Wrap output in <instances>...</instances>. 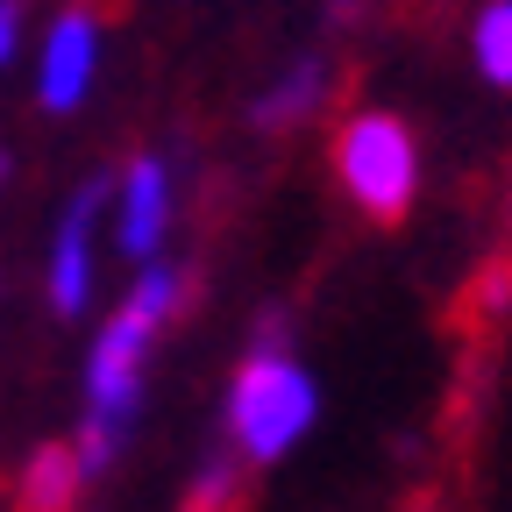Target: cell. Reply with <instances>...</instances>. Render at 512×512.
<instances>
[{
  "label": "cell",
  "instance_id": "6da1fadb",
  "mask_svg": "<svg viewBox=\"0 0 512 512\" xmlns=\"http://www.w3.org/2000/svg\"><path fill=\"white\" fill-rule=\"evenodd\" d=\"M185 306V271L178 264H150L128 292V306H114V320L100 328L93 356H86V427L72 441V456L86 477L114 470L128 427H136V406H143V363H150V342L157 328Z\"/></svg>",
  "mask_w": 512,
  "mask_h": 512
},
{
  "label": "cell",
  "instance_id": "7a4b0ae2",
  "mask_svg": "<svg viewBox=\"0 0 512 512\" xmlns=\"http://www.w3.org/2000/svg\"><path fill=\"white\" fill-rule=\"evenodd\" d=\"M313 413H320L313 377L292 363L285 328L264 320L256 342H249V356H242V370H235V384H228V434H235V448L249 463H278L285 448L306 441Z\"/></svg>",
  "mask_w": 512,
  "mask_h": 512
},
{
  "label": "cell",
  "instance_id": "3957f363",
  "mask_svg": "<svg viewBox=\"0 0 512 512\" xmlns=\"http://www.w3.org/2000/svg\"><path fill=\"white\" fill-rule=\"evenodd\" d=\"M335 171L370 221H406L413 185H420V150L399 114H356L335 136Z\"/></svg>",
  "mask_w": 512,
  "mask_h": 512
},
{
  "label": "cell",
  "instance_id": "277c9868",
  "mask_svg": "<svg viewBox=\"0 0 512 512\" xmlns=\"http://www.w3.org/2000/svg\"><path fill=\"white\" fill-rule=\"evenodd\" d=\"M107 200H114V178L100 171V178H86L72 192V207H64V221H57V242H50V306L64 320L86 313V299H93V221H100Z\"/></svg>",
  "mask_w": 512,
  "mask_h": 512
},
{
  "label": "cell",
  "instance_id": "5b68a950",
  "mask_svg": "<svg viewBox=\"0 0 512 512\" xmlns=\"http://www.w3.org/2000/svg\"><path fill=\"white\" fill-rule=\"evenodd\" d=\"M93 57H100V15L93 8H64L57 29H50V43H43V86H36V100L50 114H72L86 100V86H93Z\"/></svg>",
  "mask_w": 512,
  "mask_h": 512
},
{
  "label": "cell",
  "instance_id": "8992f818",
  "mask_svg": "<svg viewBox=\"0 0 512 512\" xmlns=\"http://www.w3.org/2000/svg\"><path fill=\"white\" fill-rule=\"evenodd\" d=\"M114 200H121V249L128 256H150L157 242H164V228H171V171L157 164V157H136L121 178H114Z\"/></svg>",
  "mask_w": 512,
  "mask_h": 512
},
{
  "label": "cell",
  "instance_id": "52a82bcc",
  "mask_svg": "<svg viewBox=\"0 0 512 512\" xmlns=\"http://www.w3.org/2000/svg\"><path fill=\"white\" fill-rule=\"evenodd\" d=\"M79 484H86V470L72 448H36V463L22 477V512H72Z\"/></svg>",
  "mask_w": 512,
  "mask_h": 512
},
{
  "label": "cell",
  "instance_id": "ba28073f",
  "mask_svg": "<svg viewBox=\"0 0 512 512\" xmlns=\"http://www.w3.org/2000/svg\"><path fill=\"white\" fill-rule=\"evenodd\" d=\"M320 93H328V72L306 57V64H292V72L249 107V121H256V128H292V121H306V114L320 107Z\"/></svg>",
  "mask_w": 512,
  "mask_h": 512
},
{
  "label": "cell",
  "instance_id": "9c48e42d",
  "mask_svg": "<svg viewBox=\"0 0 512 512\" xmlns=\"http://www.w3.org/2000/svg\"><path fill=\"white\" fill-rule=\"evenodd\" d=\"M477 64L491 86H512V0H491L477 15Z\"/></svg>",
  "mask_w": 512,
  "mask_h": 512
},
{
  "label": "cell",
  "instance_id": "30bf717a",
  "mask_svg": "<svg viewBox=\"0 0 512 512\" xmlns=\"http://www.w3.org/2000/svg\"><path fill=\"white\" fill-rule=\"evenodd\" d=\"M221 498H235V477H228V463H207V477L192 484V505L185 512H214Z\"/></svg>",
  "mask_w": 512,
  "mask_h": 512
},
{
  "label": "cell",
  "instance_id": "8fae6325",
  "mask_svg": "<svg viewBox=\"0 0 512 512\" xmlns=\"http://www.w3.org/2000/svg\"><path fill=\"white\" fill-rule=\"evenodd\" d=\"M15 36H22V0H0V64L15 57Z\"/></svg>",
  "mask_w": 512,
  "mask_h": 512
},
{
  "label": "cell",
  "instance_id": "7c38bea8",
  "mask_svg": "<svg viewBox=\"0 0 512 512\" xmlns=\"http://www.w3.org/2000/svg\"><path fill=\"white\" fill-rule=\"evenodd\" d=\"M0 164H8V157H0Z\"/></svg>",
  "mask_w": 512,
  "mask_h": 512
}]
</instances>
